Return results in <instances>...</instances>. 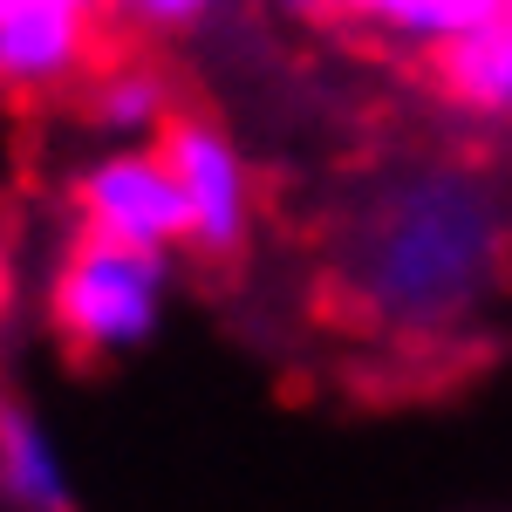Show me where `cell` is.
<instances>
[{"label": "cell", "mask_w": 512, "mask_h": 512, "mask_svg": "<svg viewBox=\"0 0 512 512\" xmlns=\"http://www.w3.org/2000/svg\"><path fill=\"white\" fill-rule=\"evenodd\" d=\"M506 267V192L472 158H403L369 171L328 239L335 308L410 349L478 328L506 287Z\"/></svg>", "instance_id": "cell-1"}, {"label": "cell", "mask_w": 512, "mask_h": 512, "mask_svg": "<svg viewBox=\"0 0 512 512\" xmlns=\"http://www.w3.org/2000/svg\"><path fill=\"white\" fill-rule=\"evenodd\" d=\"M164 315H171V253L69 233L48 274V335L69 362H123L151 349Z\"/></svg>", "instance_id": "cell-2"}, {"label": "cell", "mask_w": 512, "mask_h": 512, "mask_svg": "<svg viewBox=\"0 0 512 512\" xmlns=\"http://www.w3.org/2000/svg\"><path fill=\"white\" fill-rule=\"evenodd\" d=\"M158 151L178 178V198H185V253L233 267L253 239V219H260V185H253L239 137L205 110H178L164 123Z\"/></svg>", "instance_id": "cell-3"}, {"label": "cell", "mask_w": 512, "mask_h": 512, "mask_svg": "<svg viewBox=\"0 0 512 512\" xmlns=\"http://www.w3.org/2000/svg\"><path fill=\"white\" fill-rule=\"evenodd\" d=\"M69 226L82 239H110L137 253H185V198L158 144H117L89 151L69 171Z\"/></svg>", "instance_id": "cell-4"}, {"label": "cell", "mask_w": 512, "mask_h": 512, "mask_svg": "<svg viewBox=\"0 0 512 512\" xmlns=\"http://www.w3.org/2000/svg\"><path fill=\"white\" fill-rule=\"evenodd\" d=\"M110 28L82 0H0V96H76L110 55Z\"/></svg>", "instance_id": "cell-5"}, {"label": "cell", "mask_w": 512, "mask_h": 512, "mask_svg": "<svg viewBox=\"0 0 512 512\" xmlns=\"http://www.w3.org/2000/svg\"><path fill=\"white\" fill-rule=\"evenodd\" d=\"M69 103H76L82 130L103 151H117V144H158L164 123L178 117V96H171L164 69L144 62V55H103Z\"/></svg>", "instance_id": "cell-6"}, {"label": "cell", "mask_w": 512, "mask_h": 512, "mask_svg": "<svg viewBox=\"0 0 512 512\" xmlns=\"http://www.w3.org/2000/svg\"><path fill=\"white\" fill-rule=\"evenodd\" d=\"M437 96L478 123H512V0L499 21H485L478 35L451 41L444 55H431Z\"/></svg>", "instance_id": "cell-7"}, {"label": "cell", "mask_w": 512, "mask_h": 512, "mask_svg": "<svg viewBox=\"0 0 512 512\" xmlns=\"http://www.w3.org/2000/svg\"><path fill=\"white\" fill-rule=\"evenodd\" d=\"M0 506L7 512H76L69 458L48 437V424L28 417V410H7V424H0Z\"/></svg>", "instance_id": "cell-8"}, {"label": "cell", "mask_w": 512, "mask_h": 512, "mask_svg": "<svg viewBox=\"0 0 512 512\" xmlns=\"http://www.w3.org/2000/svg\"><path fill=\"white\" fill-rule=\"evenodd\" d=\"M226 0H130L117 21V35H137V41H171V35H198Z\"/></svg>", "instance_id": "cell-9"}, {"label": "cell", "mask_w": 512, "mask_h": 512, "mask_svg": "<svg viewBox=\"0 0 512 512\" xmlns=\"http://www.w3.org/2000/svg\"><path fill=\"white\" fill-rule=\"evenodd\" d=\"M267 7L294 14V21H328V14H335V0H267Z\"/></svg>", "instance_id": "cell-10"}, {"label": "cell", "mask_w": 512, "mask_h": 512, "mask_svg": "<svg viewBox=\"0 0 512 512\" xmlns=\"http://www.w3.org/2000/svg\"><path fill=\"white\" fill-rule=\"evenodd\" d=\"M7 410H14V403H7V396H0V424H7Z\"/></svg>", "instance_id": "cell-11"}, {"label": "cell", "mask_w": 512, "mask_h": 512, "mask_svg": "<svg viewBox=\"0 0 512 512\" xmlns=\"http://www.w3.org/2000/svg\"><path fill=\"white\" fill-rule=\"evenodd\" d=\"M0 512H7V506H0Z\"/></svg>", "instance_id": "cell-12"}]
</instances>
